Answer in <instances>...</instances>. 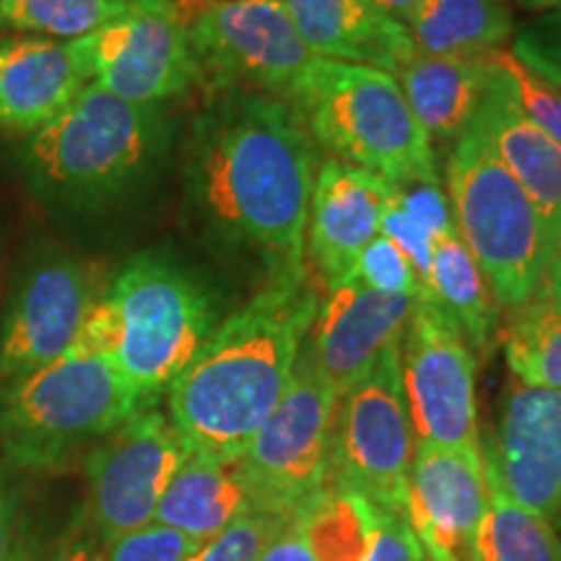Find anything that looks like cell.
<instances>
[{"label":"cell","mask_w":561,"mask_h":561,"mask_svg":"<svg viewBox=\"0 0 561 561\" xmlns=\"http://www.w3.org/2000/svg\"><path fill=\"white\" fill-rule=\"evenodd\" d=\"M255 561H318L310 541H307V530L305 523H301L299 510L280 525V530L271 538Z\"/></svg>","instance_id":"obj_38"},{"label":"cell","mask_w":561,"mask_h":561,"mask_svg":"<svg viewBox=\"0 0 561 561\" xmlns=\"http://www.w3.org/2000/svg\"><path fill=\"white\" fill-rule=\"evenodd\" d=\"M371 3L380 5L388 16L401 21V24L405 26V21L413 16V11H416L424 0H371Z\"/></svg>","instance_id":"obj_41"},{"label":"cell","mask_w":561,"mask_h":561,"mask_svg":"<svg viewBox=\"0 0 561 561\" xmlns=\"http://www.w3.org/2000/svg\"><path fill=\"white\" fill-rule=\"evenodd\" d=\"M201 83L289 100L314 55L301 42L284 0H203L191 19Z\"/></svg>","instance_id":"obj_10"},{"label":"cell","mask_w":561,"mask_h":561,"mask_svg":"<svg viewBox=\"0 0 561 561\" xmlns=\"http://www.w3.org/2000/svg\"><path fill=\"white\" fill-rule=\"evenodd\" d=\"M453 214L447 193L442 182H409V185H392V198L385 214L382 234L390 237L401 248L421 280V297L426 289V273H430L432 242L442 229L450 227Z\"/></svg>","instance_id":"obj_30"},{"label":"cell","mask_w":561,"mask_h":561,"mask_svg":"<svg viewBox=\"0 0 561 561\" xmlns=\"http://www.w3.org/2000/svg\"><path fill=\"white\" fill-rule=\"evenodd\" d=\"M250 510L237 460L191 450L161 494L153 523L208 543Z\"/></svg>","instance_id":"obj_23"},{"label":"cell","mask_w":561,"mask_h":561,"mask_svg":"<svg viewBox=\"0 0 561 561\" xmlns=\"http://www.w3.org/2000/svg\"><path fill=\"white\" fill-rule=\"evenodd\" d=\"M60 561H107V559H104V551L96 543L76 541L70 543L68 549H62Z\"/></svg>","instance_id":"obj_40"},{"label":"cell","mask_w":561,"mask_h":561,"mask_svg":"<svg viewBox=\"0 0 561 561\" xmlns=\"http://www.w3.org/2000/svg\"><path fill=\"white\" fill-rule=\"evenodd\" d=\"M310 271L271 278L224 318L195 359L167 388L170 421L195 453L237 460L297 371L318 314Z\"/></svg>","instance_id":"obj_2"},{"label":"cell","mask_w":561,"mask_h":561,"mask_svg":"<svg viewBox=\"0 0 561 561\" xmlns=\"http://www.w3.org/2000/svg\"><path fill=\"white\" fill-rule=\"evenodd\" d=\"M203 0L140 9L96 34L76 39L91 83L133 104L180 100L201 83L191 19Z\"/></svg>","instance_id":"obj_13"},{"label":"cell","mask_w":561,"mask_h":561,"mask_svg":"<svg viewBox=\"0 0 561 561\" xmlns=\"http://www.w3.org/2000/svg\"><path fill=\"white\" fill-rule=\"evenodd\" d=\"M30 494V471H21L9 460H0V561L9 557L21 530V510Z\"/></svg>","instance_id":"obj_36"},{"label":"cell","mask_w":561,"mask_h":561,"mask_svg":"<svg viewBox=\"0 0 561 561\" xmlns=\"http://www.w3.org/2000/svg\"><path fill=\"white\" fill-rule=\"evenodd\" d=\"M107 284L100 263L53 244L34 252L0 320V382L66 354Z\"/></svg>","instance_id":"obj_11"},{"label":"cell","mask_w":561,"mask_h":561,"mask_svg":"<svg viewBox=\"0 0 561 561\" xmlns=\"http://www.w3.org/2000/svg\"><path fill=\"white\" fill-rule=\"evenodd\" d=\"M354 271L359 273L369 286H375V289L421 299L419 273L409 261V255H405L390 237H377V240L362 252Z\"/></svg>","instance_id":"obj_35"},{"label":"cell","mask_w":561,"mask_h":561,"mask_svg":"<svg viewBox=\"0 0 561 561\" xmlns=\"http://www.w3.org/2000/svg\"><path fill=\"white\" fill-rule=\"evenodd\" d=\"M172 144L161 104H133L94 83L50 125L24 138L19 167L39 203L66 216H100L157 178Z\"/></svg>","instance_id":"obj_3"},{"label":"cell","mask_w":561,"mask_h":561,"mask_svg":"<svg viewBox=\"0 0 561 561\" xmlns=\"http://www.w3.org/2000/svg\"><path fill=\"white\" fill-rule=\"evenodd\" d=\"M413 305V297L375 289L356 271L325 286L305 348L339 396L364 380L385 351L401 343Z\"/></svg>","instance_id":"obj_16"},{"label":"cell","mask_w":561,"mask_h":561,"mask_svg":"<svg viewBox=\"0 0 561 561\" xmlns=\"http://www.w3.org/2000/svg\"><path fill=\"white\" fill-rule=\"evenodd\" d=\"M89 83L76 42L37 34L0 37V130L32 136L60 117Z\"/></svg>","instance_id":"obj_19"},{"label":"cell","mask_w":561,"mask_h":561,"mask_svg":"<svg viewBox=\"0 0 561 561\" xmlns=\"http://www.w3.org/2000/svg\"><path fill=\"white\" fill-rule=\"evenodd\" d=\"M416 437L392 346L375 369L339 396L331 442V481L382 512H405Z\"/></svg>","instance_id":"obj_9"},{"label":"cell","mask_w":561,"mask_h":561,"mask_svg":"<svg viewBox=\"0 0 561 561\" xmlns=\"http://www.w3.org/2000/svg\"><path fill=\"white\" fill-rule=\"evenodd\" d=\"M390 198V182L341 161H322L305 229V265L322 289L354 271L362 252L382 234Z\"/></svg>","instance_id":"obj_18"},{"label":"cell","mask_w":561,"mask_h":561,"mask_svg":"<svg viewBox=\"0 0 561 561\" xmlns=\"http://www.w3.org/2000/svg\"><path fill=\"white\" fill-rule=\"evenodd\" d=\"M289 517L257 510L244 512L227 530L203 543L191 561H255Z\"/></svg>","instance_id":"obj_32"},{"label":"cell","mask_w":561,"mask_h":561,"mask_svg":"<svg viewBox=\"0 0 561 561\" xmlns=\"http://www.w3.org/2000/svg\"><path fill=\"white\" fill-rule=\"evenodd\" d=\"M362 561H426L405 512H385L380 530Z\"/></svg>","instance_id":"obj_37"},{"label":"cell","mask_w":561,"mask_h":561,"mask_svg":"<svg viewBox=\"0 0 561 561\" xmlns=\"http://www.w3.org/2000/svg\"><path fill=\"white\" fill-rule=\"evenodd\" d=\"M216 328L206 286L157 250L133 255L110 276L73 346L104 354L149 403L195 359Z\"/></svg>","instance_id":"obj_4"},{"label":"cell","mask_w":561,"mask_h":561,"mask_svg":"<svg viewBox=\"0 0 561 561\" xmlns=\"http://www.w3.org/2000/svg\"><path fill=\"white\" fill-rule=\"evenodd\" d=\"M409 107L434 153L450 149L471 128L491 81V60L413 53L396 73Z\"/></svg>","instance_id":"obj_22"},{"label":"cell","mask_w":561,"mask_h":561,"mask_svg":"<svg viewBox=\"0 0 561 561\" xmlns=\"http://www.w3.org/2000/svg\"><path fill=\"white\" fill-rule=\"evenodd\" d=\"M510 53L561 91V13L536 16L512 34Z\"/></svg>","instance_id":"obj_33"},{"label":"cell","mask_w":561,"mask_h":561,"mask_svg":"<svg viewBox=\"0 0 561 561\" xmlns=\"http://www.w3.org/2000/svg\"><path fill=\"white\" fill-rule=\"evenodd\" d=\"M445 185L455 229L496 307L517 310L543 284L553 255L541 216L491 149L479 121L447 153Z\"/></svg>","instance_id":"obj_7"},{"label":"cell","mask_w":561,"mask_h":561,"mask_svg":"<svg viewBox=\"0 0 561 561\" xmlns=\"http://www.w3.org/2000/svg\"><path fill=\"white\" fill-rule=\"evenodd\" d=\"M489 512L481 447L416 445L405 515L430 561H473Z\"/></svg>","instance_id":"obj_15"},{"label":"cell","mask_w":561,"mask_h":561,"mask_svg":"<svg viewBox=\"0 0 561 561\" xmlns=\"http://www.w3.org/2000/svg\"><path fill=\"white\" fill-rule=\"evenodd\" d=\"M543 284H546V289H549L553 297L561 301V252L553 257V263L549 265V273H546Z\"/></svg>","instance_id":"obj_43"},{"label":"cell","mask_w":561,"mask_h":561,"mask_svg":"<svg viewBox=\"0 0 561 561\" xmlns=\"http://www.w3.org/2000/svg\"><path fill=\"white\" fill-rule=\"evenodd\" d=\"M320 164L289 102L224 91L193 121L182 178L208 237L255 255L271 278H291L307 271L305 229Z\"/></svg>","instance_id":"obj_1"},{"label":"cell","mask_w":561,"mask_h":561,"mask_svg":"<svg viewBox=\"0 0 561 561\" xmlns=\"http://www.w3.org/2000/svg\"><path fill=\"white\" fill-rule=\"evenodd\" d=\"M483 447L512 500L553 528L561 525V390L512 380L500 403L496 439Z\"/></svg>","instance_id":"obj_17"},{"label":"cell","mask_w":561,"mask_h":561,"mask_svg":"<svg viewBox=\"0 0 561 561\" xmlns=\"http://www.w3.org/2000/svg\"><path fill=\"white\" fill-rule=\"evenodd\" d=\"M413 47L442 58H489L515 34L507 0H424L405 21Z\"/></svg>","instance_id":"obj_25"},{"label":"cell","mask_w":561,"mask_h":561,"mask_svg":"<svg viewBox=\"0 0 561 561\" xmlns=\"http://www.w3.org/2000/svg\"><path fill=\"white\" fill-rule=\"evenodd\" d=\"M398 356L416 445L481 447L476 411L479 356L458 322L432 299H416Z\"/></svg>","instance_id":"obj_12"},{"label":"cell","mask_w":561,"mask_h":561,"mask_svg":"<svg viewBox=\"0 0 561 561\" xmlns=\"http://www.w3.org/2000/svg\"><path fill=\"white\" fill-rule=\"evenodd\" d=\"M198 541L182 536V533L167 528V525L151 523L144 528L125 533L117 541L107 543V561H191L201 551Z\"/></svg>","instance_id":"obj_34"},{"label":"cell","mask_w":561,"mask_h":561,"mask_svg":"<svg viewBox=\"0 0 561 561\" xmlns=\"http://www.w3.org/2000/svg\"><path fill=\"white\" fill-rule=\"evenodd\" d=\"M318 561H362L382 523V510L328 481L310 502L299 507Z\"/></svg>","instance_id":"obj_28"},{"label":"cell","mask_w":561,"mask_h":561,"mask_svg":"<svg viewBox=\"0 0 561 561\" xmlns=\"http://www.w3.org/2000/svg\"><path fill=\"white\" fill-rule=\"evenodd\" d=\"M335 405L339 390L301 346L289 390L237 458L252 510L294 515L331 481Z\"/></svg>","instance_id":"obj_8"},{"label":"cell","mask_w":561,"mask_h":561,"mask_svg":"<svg viewBox=\"0 0 561 561\" xmlns=\"http://www.w3.org/2000/svg\"><path fill=\"white\" fill-rule=\"evenodd\" d=\"M286 102L328 159L390 185L439 180L437 153L392 73L314 58Z\"/></svg>","instance_id":"obj_5"},{"label":"cell","mask_w":561,"mask_h":561,"mask_svg":"<svg viewBox=\"0 0 561 561\" xmlns=\"http://www.w3.org/2000/svg\"><path fill=\"white\" fill-rule=\"evenodd\" d=\"M481 453L489 486V512L473 561H561V541L553 525L512 500L491 453L483 445Z\"/></svg>","instance_id":"obj_26"},{"label":"cell","mask_w":561,"mask_h":561,"mask_svg":"<svg viewBox=\"0 0 561 561\" xmlns=\"http://www.w3.org/2000/svg\"><path fill=\"white\" fill-rule=\"evenodd\" d=\"M491 62L507 79L512 96H515L517 107L525 112V117L561 144V91L533 73L530 68H525L510 50L491 53Z\"/></svg>","instance_id":"obj_31"},{"label":"cell","mask_w":561,"mask_h":561,"mask_svg":"<svg viewBox=\"0 0 561 561\" xmlns=\"http://www.w3.org/2000/svg\"><path fill=\"white\" fill-rule=\"evenodd\" d=\"M167 3L178 0H0V26L21 34L76 42L140 9Z\"/></svg>","instance_id":"obj_29"},{"label":"cell","mask_w":561,"mask_h":561,"mask_svg":"<svg viewBox=\"0 0 561 561\" xmlns=\"http://www.w3.org/2000/svg\"><path fill=\"white\" fill-rule=\"evenodd\" d=\"M421 299H432L458 322L476 356L489 354L500 328V307L455 224L434 237L426 289Z\"/></svg>","instance_id":"obj_24"},{"label":"cell","mask_w":561,"mask_h":561,"mask_svg":"<svg viewBox=\"0 0 561 561\" xmlns=\"http://www.w3.org/2000/svg\"><path fill=\"white\" fill-rule=\"evenodd\" d=\"M191 447L157 405L133 413L87 455V517L107 546L153 523L159 500Z\"/></svg>","instance_id":"obj_14"},{"label":"cell","mask_w":561,"mask_h":561,"mask_svg":"<svg viewBox=\"0 0 561 561\" xmlns=\"http://www.w3.org/2000/svg\"><path fill=\"white\" fill-rule=\"evenodd\" d=\"M284 5L314 58L396 76L416 53L409 30L371 0H284Z\"/></svg>","instance_id":"obj_21"},{"label":"cell","mask_w":561,"mask_h":561,"mask_svg":"<svg viewBox=\"0 0 561 561\" xmlns=\"http://www.w3.org/2000/svg\"><path fill=\"white\" fill-rule=\"evenodd\" d=\"M60 553L62 549H50L45 538L19 530L5 561H60Z\"/></svg>","instance_id":"obj_39"},{"label":"cell","mask_w":561,"mask_h":561,"mask_svg":"<svg viewBox=\"0 0 561 561\" xmlns=\"http://www.w3.org/2000/svg\"><path fill=\"white\" fill-rule=\"evenodd\" d=\"M476 121L486 133L491 149L536 206L551 255L557 257L561 252V144L525 117L512 96L507 79L494 62L489 91Z\"/></svg>","instance_id":"obj_20"},{"label":"cell","mask_w":561,"mask_h":561,"mask_svg":"<svg viewBox=\"0 0 561 561\" xmlns=\"http://www.w3.org/2000/svg\"><path fill=\"white\" fill-rule=\"evenodd\" d=\"M502 341L512 380L528 388L561 390V301L546 284L510 312Z\"/></svg>","instance_id":"obj_27"},{"label":"cell","mask_w":561,"mask_h":561,"mask_svg":"<svg viewBox=\"0 0 561 561\" xmlns=\"http://www.w3.org/2000/svg\"><path fill=\"white\" fill-rule=\"evenodd\" d=\"M517 9L546 16V13H561V0H512Z\"/></svg>","instance_id":"obj_42"},{"label":"cell","mask_w":561,"mask_h":561,"mask_svg":"<svg viewBox=\"0 0 561 561\" xmlns=\"http://www.w3.org/2000/svg\"><path fill=\"white\" fill-rule=\"evenodd\" d=\"M149 405L110 356L68 348L0 382L3 458L30 473L60 468Z\"/></svg>","instance_id":"obj_6"}]
</instances>
